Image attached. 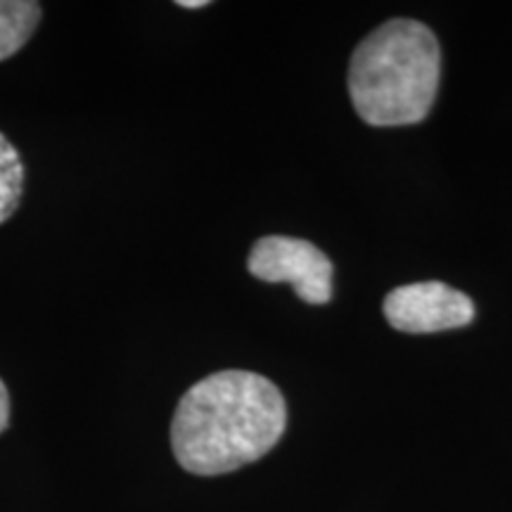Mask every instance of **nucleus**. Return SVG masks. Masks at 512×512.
Listing matches in <instances>:
<instances>
[{"label":"nucleus","instance_id":"obj_2","mask_svg":"<svg viewBox=\"0 0 512 512\" xmlns=\"http://www.w3.org/2000/svg\"><path fill=\"white\" fill-rule=\"evenodd\" d=\"M439 72L441 53L432 29L413 19H392L351 57L354 110L370 126L418 124L437 98Z\"/></svg>","mask_w":512,"mask_h":512},{"label":"nucleus","instance_id":"obj_6","mask_svg":"<svg viewBox=\"0 0 512 512\" xmlns=\"http://www.w3.org/2000/svg\"><path fill=\"white\" fill-rule=\"evenodd\" d=\"M24 192V164L17 147L0 133V223L15 214Z\"/></svg>","mask_w":512,"mask_h":512},{"label":"nucleus","instance_id":"obj_7","mask_svg":"<svg viewBox=\"0 0 512 512\" xmlns=\"http://www.w3.org/2000/svg\"><path fill=\"white\" fill-rule=\"evenodd\" d=\"M8 422H10V396L3 380H0V434L5 432Z\"/></svg>","mask_w":512,"mask_h":512},{"label":"nucleus","instance_id":"obj_3","mask_svg":"<svg viewBox=\"0 0 512 512\" xmlns=\"http://www.w3.org/2000/svg\"><path fill=\"white\" fill-rule=\"evenodd\" d=\"M247 268L264 283H290L306 304L320 306L332 299V261L309 240L268 235L252 247Z\"/></svg>","mask_w":512,"mask_h":512},{"label":"nucleus","instance_id":"obj_4","mask_svg":"<svg viewBox=\"0 0 512 512\" xmlns=\"http://www.w3.org/2000/svg\"><path fill=\"white\" fill-rule=\"evenodd\" d=\"M384 316L399 332H427L465 328L475 318V304L460 290L444 283H413L396 287L384 299Z\"/></svg>","mask_w":512,"mask_h":512},{"label":"nucleus","instance_id":"obj_1","mask_svg":"<svg viewBox=\"0 0 512 512\" xmlns=\"http://www.w3.org/2000/svg\"><path fill=\"white\" fill-rule=\"evenodd\" d=\"M285 427V399L268 377L221 370L192 384L178 401L171 446L185 472L216 477L264 458Z\"/></svg>","mask_w":512,"mask_h":512},{"label":"nucleus","instance_id":"obj_8","mask_svg":"<svg viewBox=\"0 0 512 512\" xmlns=\"http://www.w3.org/2000/svg\"><path fill=\"white\" fill-rule=\"evenodd\" d=\"M181 8H188V10H195V8H207V0H181Z\"/></svg>","mask_w":512,"mask_h":512},{"label":"nucleus","instance_id":"obj_5","mask_svg":"<svg viewBox=\"0 0 512 512\" xmlns=\"http://www.w3.org/2000/svg\"><path fill=\"white\" fill-rule=\"evenodd\" d=\"M41 22V5L31 0H0V62L19 53Z\"/></svg>","mask_w":512,"mask_h":512}]
</instances>
